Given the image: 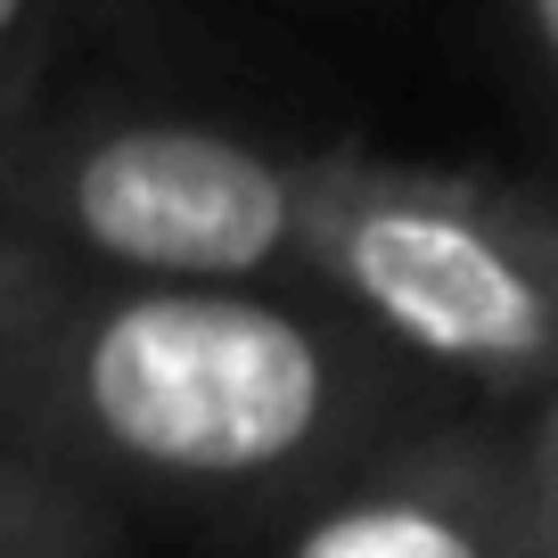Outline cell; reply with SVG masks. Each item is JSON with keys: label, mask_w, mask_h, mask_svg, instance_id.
<instances>
[{"label": "cell", "mask_w": 558, "mask_h": 558, "mask_svg": "<svg viewBox=\"0 0 558 558\" xmlns=\"http://www.w3.org/2000/svg\"><path fill=\"white\" fill-rule=\"evenodd\" d=\"M534 469L518 418H411L288 509L271 558H525Z\"/></svg>", "instance_id": "277c9868"}, {"label": "cell", "mask_w": 558, "mask_h": 558, "mask_svg": "<svg viewBox=\"0 0 558 558\" xmlns=\"http://www.w3.org/2000/svg\"><path fill=\"white\" fill-rule=\"evenodd\" d=\"M296 296L402 369L534 411L558 395V197L476 165L313 148Z\"/></svg>", "instance_id": "7a4b0ae2"}, {"label": "cell", "mask_w": 558, "mask_h": 558, "mask_svg": "<svg viewBox=\"0 0 558 558\" xmlns=\"http://www.w3.org/2000/svg\"><path fill=\"white\" fill-rule=\"evenodd\" d=\"M66 288H74V263L50 255L34 230H17L9 214H0V353L17 345V337L34 329Z\"/></svg>", "instance_id": "8992f818"}, {"label": "cell", "mask_w": 558, "mask_h": 558, "mask_svg": "<svg viewBox=\"0 0 558 558\" xmlns=\"http://www.w3.org/2000/svg\"><path fill=\"white\" fill-rule=\"evenodd\" d=\"M509 9V34H518V58L534 74L542 107L558 116V0H501Z\"/></svg>", "instance_id": "9c48e42d"}, {"label": "cell", "mask_w": 558, "mask_h": 558, "mask_svg": "<svg viewBox=\"0 0 558 558\" xmlns=\"http://www.w3.org/2000/svg\"><path fill=\"white\" fill-rule=\"evenodd\" d=\"M17 116H25V90H0V132H9Z\"/></svg>", "instance_id": "30bf717a"}, {"label": "cell", "mask_w": 558, "mask_h": 558, "mask_svg": "<svg viewBox=\"0 0 558 558\" xmlns=\"http://www.w3.org/2000/svg\"><path fill=\"white\" fill-rule=\"evenodd\" d=\"M58 25H66V0H0V90H34Z\"/></svg>", "instance_id": "52a82bcc"}, {"label": "cell", "mask_w": 558, "mask_h": 558, "mask_svg": "<svg viewBox=\"0 0 558 558\" xmlns=\"http://www.w3.org/2000/svg\"><path fill=\"white\" fill-rule=\"evenodd\" d=\"M0 558H123V509L0 444Z\"/></svg>", "instance_id": "5b68a950"}, {"label": "cell", "mask_w": 558, "mask_h": 558, "mask_svg": "<svg viewBox=\"0 0 558 558\" xmlns=\"http://www.w3.org/2000/svg\"><path fill=\"white\" fill-rule=\"evenodd\" d=\"M0 214L90 279L279 288L313 214V148L197 116H17L0 132Z\"/></svg>", "instance_id": "3957f363"}, {"label": "cell", "mask_w": 558, "mask_h": 558, "mask_svg": "<svg viewBox=\"0 0 558 558\" xmlns=\"http://www.w3.org/2000/svg\"><path fill=\"white\" fill-rule=\"evenodd\" d=\"M525 469H534V525H525V558H558V395L525 411Z\"/></svg>", "instance_id": "ba28073f"}, {"label": "cell", "mask_w": 558, "mask_h": 558, "mask_svg": "<svg viewBox=\"0 0 558 558\" xmlns=\"http://www.w3.org/2000/svg\"><path fill=\"white\" fill-rule=\"evenodd\" d=\"M411 369L296 288L90 279L0 353V444L132 518H288L411 427Z\"/></svg>", "instance_id": "6da1fadb"}]
</instances>
